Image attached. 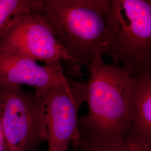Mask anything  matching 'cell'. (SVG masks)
Returning a JSON list of instances; mask_svg holds the SVG:
<instances>
[{"label": "cell", "instance_id": "obj_1", "mask_svg": "<svg viewBox=\"0 0 151 151\" xmlns=\"http://www.w3.org/2000/svg\"><path fill=\"white\" fill-rule=\"evenodd\" d=\"M86 65L89 80L82 82V87L88 112L79 119L81 138L95 143L124 139L129 127L135 77L119 65L107 64L102 57Z\"/></svg>", "mask_w": 151, "mask_h": 151}, {"label": "cell", "instance_id": "obj_2", "mask_svg": "<svg viewBox=\"0 0 151 151\" xmlns=\"http://www.w3.org/2000/svg\"><path fill=\"white\" fill-rule=\"evenodd\" d=\"M40 13L66 53L81 68L109 56V0H42Z\"/></svg>", "mask_w": 151, "mask_h": 151}, {"label": "cell", "instance_id": "obj_3", "mask_svg": "<svg viewBox=\"0 0 151 151\" xmlns=\"http://www.w3.org/2000/svg\"><path fill=\"white\" fill-rule=\"evenodd\" d=\"M109 56L135 77L151 73V2L109 0Z\"/></svg>", "mask_w": 151, "mask_h": 151}, {"label": "cell", "instance_id": "obj_4", "mask_svg": "<svg viewBox=\"0 0 151 151\" xmlns=\"http://www.w3.org/2000/svg\"><path fill=\"white\" fill-rule=\"evenodd\" d=\"M0 119L11 151H39L47 141L44 99L20 85L0 84Z\"/></svg>", "mask_w": 151, "mask_h": 151}, {"label": "cell", "instance_id": "obj_5", "mask_svg": "<svg viewBox=\"0 0 151 151\" xmlns=\"http://www.w3.org/2000/svg\"><path fill=\"white\" fill-rule=\"evenodd\" d=\"M40 11L19 18L0 38V51L51 66L62 65L64 60L76 75L81 76V68L66 53Z\"/></svg>", "mask_w": 151, "mask_h": 151}, {"label": "cell", "instance_id": "obj_6", "mask_svg": "<svg viewBox=\"0 0 151 151\" xmlns=\"http://www.w3.org/2000/svg\"><path fill=\"white\" fill-rule=\"evenodd\" d=\"M44 99L48 151H67L81 139L78 113L85 102L82 82L70 81L51 87Z\"/></svg>", "mask_w": 151, "mask_h": 151}, {"label": "cell", "instance_id": "obj_7", "mask_svg": "<svg viewBox=\"0 0 151 151\" xmlns=\"http://www.w3.org/2000/svg\"><path fill=\"white\" fill-rule=\"evenodd\" d=\"M70 81L62 65L42 66L31 59L0 51V84L29 85L44 99L51 87Z\"/></svg>", "mask_w": 151, "mask_h": 151}, {"label": "cell", "instance_id": "obj_8", "mask_svg": "<svg viewBox=\"0 0 151 151\" xmlns=\"http://www.w3.org/2000/svg\"><path fill=\"white\" fill-rule=\"evenodd\" d=\"M135 78L129 127L124 140L135 148L151 150V73Z\"/></svg>", "mask_w": 151, "mask_h": 151}, {"label": "cell", "instance_id": "obj_9", "mask_svg": "<svg viewBox=\"0 0 151 151\" xmlns=\"http://www.w3.org/2000/svg\"><path fill=\"white\" fill-rule=\"evenodd\" d=\"M42 5V0H0V38L19 18Z\"/></svg>", "mask_w": 151, "mask_h": 151}, {"label": "cell", "instance_id": "obj_10", "mask_svg": "<svg viewBox=\"0 0 151 151\" xmlns=\"http://www.w3.org/2000/svg\"><path fill=\"white\" fill-rule=\"evenodd\" d=\"M74 147L78 148L82 151H133L122 138L104 143H95L84 140L81 138L77 145Z\"/></svg>", "mask_w": 151, "mask_h": 151}, {"label": "cell", "instance_id": "obj_11", "mask_svg": "<svg viewBox=\"0 0 151 151\" xmlns=\"http://www.w3.org/2000/svg\"><path fill=\"white\" fill-rule=\"evenodd\" d=\"M0 151H11L6 139L0 119Z\"/></svg>", "mask_w": 151, "mask_h": 151}, {"label": "cell", "instance_id": "obj_12", "mask_svg": "<svg viewBox=\"0 0 151 151\" xmlns=\"http://www.w3.org/2000/svg\"><path fill=\"white\" fill-rule=\"evenodd\" d=\"M72 151H80V150L78 148H76V147H73V149Z\"/></svg>", "mask_w": 151, "mask_h": 151}]
</instances>
